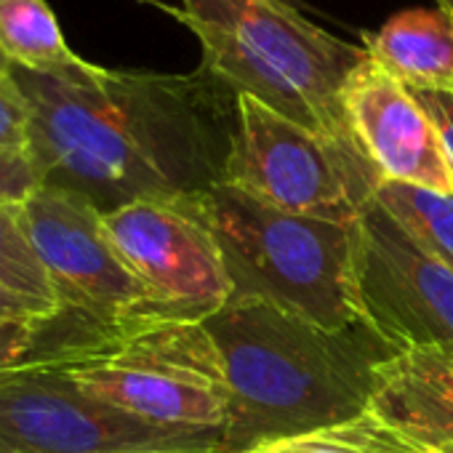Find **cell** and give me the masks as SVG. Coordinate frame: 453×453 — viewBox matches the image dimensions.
Here are the masks:
<instances>
[{"label":"cell","mask_w":453,"mask_h":453,"mask_svg":"<svg viewBox=\"0 0 453 453\" xmlns=\"http://www.w3.org/2000/svg\"><path fill=\"white\" fill-rule=\"evenodd\" d=\"M30 112V155L43 184L102 213L139 200H179L226 179L238 94L195 73L107 70L81 59L59 73L12 67Z\"/></svg>","instance_id":"obj_1"},{"label":"cell","mask_w":453,"mask_h":453,"mask_svg":"<svg viewBox=\"0 0 453 453\" xmlns=\"http://www.w3.org/2000/svg\"><path fill=\"white\" fill-rule=\"evenodd\" d=\"M200 323L230 395L219 453H249L365 413L376 368L397 355L365 323L328 331L254 296H233Z\"/></svg>","instance_id":"obj_2"},{"label":"cell","mask_w":453,"mask_h":453,"mask_svg":"<svg viewBox=\"0 0 453 453\" xmlns=\"http://www.w3.org/2000/svg\"><path fill=\"white\" fill-rule=\"evenodd\" d=\"M38 363L83 395L152 424L224 434L230 421L219 352L200 320L150 315L96 326L59 315Z\"/></svg>","instance_id":"obj_3"},{"label":"cell","mask_w":453,"mask_h":453,"mask_svg":"<svg viewBox=\"0 0 453 453\" xmlns=\"http://www.w3.org/2000/svg\"><path fill=\"white\" fill-rule=\"evenodd\" d=\"M203 46V67L235 94L326 136L355 142L342 91L368 59L283 0H181L168 9Z\"/></svg>","instance_id":"obj_4"},{"label":"cell","mask_w":453,"mask_h":453,"mask_svg":"<svg viewBox=\"0 0 453 453\" xmlns=\"http://www.w3.org/2000/svg\"><path fill=\"white\" fill-rule=\"evenodd\" d=\"M221 246L233 296H254L328 331L363 326L355 294V221H326L273 208L216 184L187 197Z\"/></svg>","instance_id":"obj_5"},{"label":"cell","mask_w":453,"mask_h":453,"mask_svg":"<svg viewBox=\"0 0 453 453\" xmlns=\"http://www.w3.org/2000/svg\"><path fill=\"white\" fill-rule=\"evenodd\" d=\"M224 181L273 208L349 224L381 176L357 142L315 134L238 94V128Z\"/></svg>","instance_id":"obj_6"},{"label":"cell","mask_w":453,"mask_h":453,"mask_svg":"<svg viewBox=\"0 0 453 453\" xmlns=\"http://www.w3.org/2000/svg\"><path fill=\"white\" fill-rule=\"evenodd\" d=\"M43 349V347H41ZM0 448L9 453H219V429L163 426L83 395L38 355L0 379Z\"/></svg>","instance_id":"obj_7"},{"label":"cell","mask_w":453,"mask_h":453,"mask_svg":"<svg viewBox=\"0 0 453 453\" xmlns=\"http://www.w3.org/2000/svg\"><path fill=\"white\" fill-rule=\"evenodd\" d=\"M14 213L54 286L62 315L96 326L160 315L147 288L112 249L102 211L86 197L43 184Z\"/></svg>","instance_id":"obj_8"},{"label":"cell","mask_w":453,"mask_h":453,"mask_svg":"<svg viewBox=\"0 0 453 453\" xmlns=\"http://www.w3.org/2000/svg\"><path fill=\"white\" fill-rule=\"evenodd\" d=\"M355 294L363 323L392 349H453V270L371 197L355 221Z\"/></svg>","instance_id":"obj_9"},{"label":"cell","mask_w":453,"mask_h":453,"mask_svg":"<svg viewBox=\"0 0 453 453\" xmlns=\"http://www.w3.org/2000/svg\"><path fill=\"white\" fill-rule=\"evenodd\" d=\"M102 226L160 315L205 320L233 299L221 246L187 197L123 205L102 213Z\"/></svg>","instance_id":"obj_10"},{"label":"cell","mask_w":453,"mask_h":453,"mask_svg":"<svg viewBox=\"0 0 453 453\" xmlns=\"http://www.w3.org/2000/svg\"><path fill=\"white\" fill-rule=\"evenodd\" d=\"M352 136L381 181L453 195V171L426 110L371 54L342 91Z\"/></svg>","instance_id":"obj_11"},{"label":"cell","mask_w":453,"mask_h":453,"mask_svg":"<svg viewBox=\"0 0 453 453\" xmlns=\"http://www.w3.org/2000/svg\"><path fill=\"white\" fill-rule=\"evenodd\" d=\"M368 411L421 445L453 442V349H405L381 363Z\"/></svg>","instance_id":"obj_12"},{"label":"cell","mask_w":453,"mask_h":453,"mask_svg":"<svg viewBox=\"0 0 453 453\" xmlns=\"http://www.w3.org/2000/svg\"><path fill=\"white\" fill-rule=\"evenodd\" d=\"M365 51L413 91L453 94V12L408 9L365 38Z\"/></svg>","instance_id":"obj_13"},{"label":"cell","mask_w":453,"mask_h":453,"mask_svg":"<svg viewBox=\"0 0 453 453\" xmlns=\"http://www.w3.org/2000/svg\"><path fill=\"white\" fill-rule=\"evenodd\" d=\"M0 49L12 67L59 73L75 67L78 57L46 0H0Z\"/></svg>","instance_id":"obj_14"},{"label":"cell","mask_w":453,"mask_h":453,"mask_svg":"<svg viewBox=\"0 0 453 453\" xmlns=\"http://www.w3.org/2000/svg\"><path fill=\"white\" fill-rule=\"evenodd\" d=\"M373 200L418 246L453 270V195L405 181H379Z\"/></svg>","instance_id":"obj_15"},{"label":"cell","mask_w":453,"mask_h":453,"mask_svg":"<svg viewBox=\"0 0 453 453\" xmlns=\"http://www.w3.org/2000/svg\"><path fill=\"white\" fill-rule=\"evenodd\" d=\"M249 453H437V448L416 442L365 411L355 418L315 429L310 434L267 442Z\"/></svg>","instance_id":"obj_16"},{"label":"cell","mask_w":453,"mask_h":453,"mask_svg":"<svg viewBox=\"0 0 453 453\" xmlns=\"http://www.w3.org/2000/svg\"><path fill=\"white\" fill-rule=\"evenodd\" d=\"M0 286L22 296L43 318H59V302L54 286L30 249L14 208L0 205Z\"/></svg>","instance_id":"obj_17"},{"label":"cell","mask_w":453,"mask_h":453,"mask_svg":"<svg viewBox=\"0 0 453 453\" xmlns=\"http://www.w3.org/2000/svg\"><path fill=\"white\" fill-rule=\"evenodd\" d=\"M54 320H0V379L25 368L41 352Z\"/></svg>","instance_id":"obj_18"},{"label":"cell","mask_w":453,"mask_h":453,"mask_svg":"<svg viewBox=\"0 0 453 453\" xmlns=\"http://www.w3.org/2000/svg\"><path fill=\"white\" fill-rule=\"evenodd\" d=\"M43 187V176L30 150L0 144V205L17 208Z\"/></svg>","instance_id":"obj_19"},{"label":"cell","mask_w":453,"mask_h":453,"mask_svg":"<svg viewBox=\"0 0 453 453\" xmlns=\"http://www.w3.org/2000/svg\"><path fill=\"white\" fill-rule=\"evenodd\" d=\"M0 144L30 150V112L14 78L0 81Z\"/></svg>","instance_id":"obj_20"},{"label":"cell","mask_w":453,"mask_h":453,"mask_svg":"<svg viewBox=\"0 0 453 453\" xmlns=\"http://www.w3.org/2000/svg\"><path fill=\"white\" fill-rule=\"evenodd\" d=\"M413 96L418 99V104L426 110L429 120L434 123L448 165L453 171V94L450 91H413Z\"/></svg>","instance_id":"obj_21"},{"label":"cell","mask_w":453,"mask_h":453,"mask_svg":"<svg viewBox=\"0 0 453 453\" xmlns=\"http://www.w3.org/2000/svg\"><path fill=\"white\" fill-rule=\"evenodd\" d=\"M0 320H54V318H43L22 296H17V294H12L0 286Z\"/></svg>","instance_id":"obj_22"},{"label":"cell","mask_w":453,"mask_h":453,"mask_svg":"<svg viewBox=\"0 0 453 453\" xmlns=\"http://www.w3.org/2000/svg\"><path fill=\"white\" fill-rule=\"evenodd\" d=\"M0 81H12V62L6 59L4 49H0Z\"/></svg>","instance_id":"obj_23"},{"label":"cell","mask_w":453,"mask_h":453,"mask_svg":"<svg viewBox=\"0 0 453 453\" xmlns=\"http://www.w3.org/2000/svg\"><path fill=\"white\" fill-rule=\"evenodd\" d=\"M437 6H440V9H448V12H453V0H437Z\"/></svg>","instance_id":"obj_24"},{"label":"cell","mask_w":453,"mask_h":453,"mask_svg":"<svg viewBox=\"0 0 453 453\" xmlns=\"http://www.w3.org/2000/svg\"><path fill=\"white\" fill-rule=\"evenodd\" d=\"M283 4H288V6H294V9L302 12V0H283Z\"/></svg>","instance_id":"obj_25"},{"label":"cell","mask_w":453,"mask_h":453,"mask_svg":"<svg viewBox=\"0 0 453 453\" xmlns=\"http://www.w3.org/2000/svg\"><path fill=\"white\" fill-rule=\"evenodd\" d=\"M437 453H453V442H448V445L437 448Z\"/></svg>","instance_id":"obj_26"},{"label":"cell","mask_w":453,"mask_h":453,"mask_svg":"<svg viewBox=\"0 0 453 453\" xmlns=\"http://www.w3.org/2000/svg\"><path fill=\"white\" fill-rule=\"evenodd\" d=\"M0 453H9V450H4V448H0Z\"/></svg>","instance_id":"obj_27"}]
</instances>
